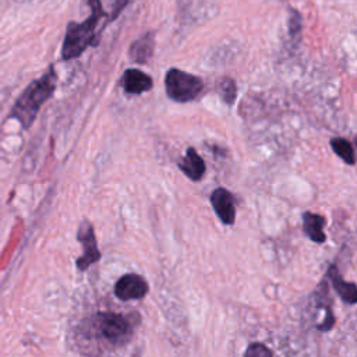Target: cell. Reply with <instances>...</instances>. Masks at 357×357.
<instances>
[{
    "label": "cell",
    "instance_id": "9a60e30c",
    "mask_svg": "<svg viewBox=\"0 0 357 357\" xmlns=\"http://www.w3.org/2000/svg\"><path fill=\"white\" fill-rule=\"evenodd\" d=\"M244 357H275L272 351L262 343H252L245 350Z\"/></svg>",
    "mask_w": 357,
    "mask_h": 357
},
{
    "label": "cell",
    "instance_id": "5bb4252c",
    "mask_svg": "<svg viewBox=\"0 0 357 357\" xmlns=\"http://www.w3.org/2000/svg\"><path fill=\"white\" fill-rule=\"evenodd\" d=\"M219 93L222 96V99L227 103L231 105L236 99V84L231 78H223L219 85H218Z\"/></svg>",
    "mask_w": 357,
    "mask_h": 357
},
{
    "label": "cell",
    "instance_id": "8fae6325",
    "mask_svg": "<svg viewBox=\"0 0 357 357\" xmlns=\"http://www.w3.org/2000/svg\"><path fill=\"white\" fill-rule=\"evenodd\" d=\"M153 47H155L153 35L145 33L139 39L132 42V45L130 46V59L135 63L144 64L152 57Z\"/></svg>",
    "mask_w": 357,
    "mask_h": 357
},
{
    "label": "cell",
    "instance_id": "277c9868",
    "mask_svg": "<svg viewBox=\"0 0 357 357\" xmlns=\"http://www.w3.org/2000/svg\"><path fill=\"white\" fill-rule=\"evenodd\" d=\"M165 86L166 93L170 99L184 103L195 99L201 93L204 84L202 79L197 75L184 73L177 68H172L166 74Z\"/></svg>",
    "mask_w": 357,
    "mask_h": 357
},
{
    "label": "cell",
    "instance_id": "ba28073f",
    "mask_svg": "<svg viewBox=\"0 0 357 357\" xmlns=\"http://www.w3.org/2000/svg\"><path fill=\"white\" fill-rule=\"evenodd\" d=\"M121 84L127 93H134V95L146 92L152 88L151 77L137 68L126 70L121 77Z\"/></svg>",
    "mask_w": 357,
    "mask_h": 357
},
{
    "label": "cell",
    "instance_id": "8992f818",
    "mask_svg": "<svg viewBox=\"0 0 357 357\" xmlns=\"http://www.w3.org/2000/svg\"><path fill=\"white\" fill-rule=\"evenodd\" d=\"M148 291V282L138 273H127L121 276L114 286V294L123 301L139 300L145 297Z\"/></svg>",
    "mask_w": 357,
    "mask_h": 357
},
{
    "label": "cell",
    "instance_id": "52a82bcc",
    "mask_svg": "<svg viewBox=\"0 0 357 357\" xmlns=\"http://www.w3.org/2000/svg\"><path fill=\"white\" fill-rule=\"evenodd\" d=\"M211 204L219 216V219L225 225H233L236 220V208H234V198L230 191L226 188H216L211 194Z\"/></svg>",
    "mask_w": 357,
    "mask_h": 357
},
{
    "label": "cell",
    "instance_id": "5b68a950",
    "mask_svg": "<svg viewBox=\"0 0 357 357\" xmlns=\"http://www.w3.org/2000/svg\"><path fill=\"white\" fill-rule=\"evenodd\" d=\"M77 238L82 244V248H84V254L79 258H77V268L79 271H85L92 264H95L100 259V252L98 250L93 226L89 220L85 219L81 222V225L78 226Z\"/></svg>",
    "mask_w": 357,
    "mask_h": 357
},
{
    "label": "cell",
    "instance_id": "7c38bea8",
    "mask_svg": "<svg viewBox=\"0 0 357 357\" xmlns=\"http://www.w3.org/2000/svg\"><path fill=\"white\" fill-rule=\"evenodd\" d=\"M304 220V231L305 234L315 243H324L326 240V236L322 230L325 225V218L312 212H305L303 215Z\"/></svg>",
    "mask_w": 357,
    "mask_h": 357
},
{
    "label": "cell",
    "instance_id": "7a4b0ae2",
    "mask_svg": "<svg viewBox=\"0 0 357 357\" xmlns=\"http://www.w3.org/2000/svg\"><path fill=\"white\" fill-rule=\"evenodd\" d=\"M88 4L92 8L91 17H88L82 24L70 22L67 25L61 49V56L64 60L78 57L89 45L95 43V28L105 13L102 10L100 0H88Z\"/></svg>",
    "mask_w": 357,
    "mask_h": 357
},
{
    "label": "cell",
    "instance_id": "4fadbf2b",
    "mask_svg": "<svg viewBox=\"0 0 357 357\" xmlns=\"http://www.w3.org/2000/svg\"><path fill=\"white\" fill-rule=\"evenodd\" d=\"M331 146L333 149V152L342 158L347 165L353 166L356 162V156H354V149L353 145L346 139V138H332L331 139Z\"/></svg>",
    "mask_w": 357,
    "mask_h": 357
},
{
    "label": "cell",
    "instance_id": "3957f363",
    "mask_svg": "<svg viewBox=\"0 0 357 357\" xmlns=\"http://www.w3.org/2000/svg\"><path fill=\"white\" fill-rule=\"evenodd\" d=\"M86 322L89 333L110 347H123L132 336L131 322L116 312H98Z\"/></svg>",
    "mask_w": 357,
    "mask_h": 357
},
{
    "label": "cell",
    "instance_id": "30bf717a",
    "mask_svg": "<svg viewBox=\"0 0 357 357\" xmlns=\"http://www.w3.org/2000/svg\"><path fill=\"white\" fill-rule=\"evenodd\" d=\"M328 276L332 282L333 289L336 290V293L340 296V298L349 304H356L357 303V289L356 284L351 282H346L343 280V278L340 276L336 265H331L329 271H328Z\"/></svg>",
    "mask_w": 357,
    "mask_h": 357
},
{
    "label": "cell",
    "instance_id": "9c48e42d",
    "mask_svg": "<svg viewBox=\"0 0 357 357\" xmlns=\"http://www.w3.org/2000/svg\"><path fill=\"white\" fill-rule=\"evenodd\" d=\"M178 169L192 181H199L205 173V162L195 152L194 148H188L185 156L177 162Z\"/></svg>",
    "mask_w": 357,
    "mask_h": 357
},
{
    "label": "cell",
    "instance_id": "6da1fadb",
    "mask_svg": "<svg viewBox=\"0 0 357 357\" xmlns=\"http://www.w3.org/2000/svg\"><path fill=\"white\" fill-rule=\"evenodd\" d=\"M54 88H56V74H54V70L50 67L49 71L42 78L33 81L31 85L26 86V89L15 102L11 116L18 119L21 124L25 128H28L35 120L42 105L53 95Z\"/></svg>",
    "mask_w": 357,
    "mask_h": 357
}]
</instances>
